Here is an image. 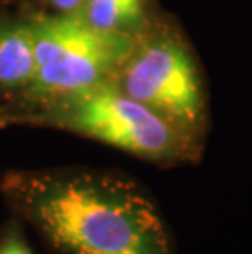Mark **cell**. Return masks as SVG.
<instances>
[{"label":"cell","mask_w":252,"mask_h":254,"mask_svg":"<svg viewBox=\"0 0 252 254\" xmlns=\"http://www.w3.org/2000/svg\"><path fill=\"white\" fill-rule=\"evenodd\" d=\"M77 13L99 30L125 33L141 21L143 0H85Z\"/></svg>","instance_id":"6"},{"label":"cell","mask_w":252,"mask_h":254,"mask_svg":"<svg viewBox=\"0 0 252 254\" xmlns=\"http://www.w3.org/2000/svg\"><path fill=\"white\" fill-rule=\"evenodd\" d=\"M50 2L64 13H77L84 7L85 0H50Z\"/></svg>","instance_id":"8"},{"label":"cell","mask_w":252,"mask_h":254,"mask_svg":"<svg viewBox=\"0 0 252 254\" xmlns=\"http://www.w3.org/2000/svg\"><path fill=\"white\" fill-rule=\"evenodd\" d=\"M123 87L194 141L192 134L202 120V89L194 63L179 41L159 38L131 53Z\"/></svg>","instance_id":"4"},{"label":"cell","mask_w":252,"mask_h":254,"mask_svg":"<svg viewBox=\"0 0 252 254\" xmlns=\"http://www.w3.org/2000/svg\"><path fill=\"white\" fill-rule=\"evenodd\" d=\"M2 192L51 254H177L154 200L115 172L18 171Z\"/></svg>","instance_id":"1"},{"label":"cell","mask_w":252,"mask_h":254,"mask_svg":"<svg viewBox=\"0 0 252 254\" xmlns=\"http://www.w3.org/2000/svg\"><path fill=\"white\" fill-rule=\"evenodd\" d=\"M36 45L31 25L0 26V85L23 87L33 82Z\"/></svg>","instance_id":"5"},{"label":"cell","mask_w":252,"mask_h":254,"mask_svg":"<svg viewBox=\"0 0 252 254\" xmlns=\"http://www.w3.org/2000/svg\"><path fill=\"white\" fill-rule=\"evenodd\" d=\"M36 72L30 90L61 97L105 82L133 53L130 36L89 25L79 13L41 17L33 23Z\"/></svg>","instance_id":"3"},{"label":"cell","mask_w":252,"mask_h":254,"mask_svg":"<svg viewBox=\"0 0 252 254\" xmlns=\"http://www.w3.org/2000/svg\"><path fill=\"white\" fill-rule=\"evenodd\" d=\"M36 122L97 139L157 164H174L195 156V143L184 133L125 90L106 82L61 95L57 105Z\"/></svg>","instance_id":"2"},{"label":"cell","mask_w":252,"mask_h":254,"mask_svg":"<svg viewBox=\"0 0 252 254\" xmlns=\"http://www.w3.org/2000/svg\"><path fill=\"white\" fill-rule=\"evenodd\" d=\"M0 254H35L17 220L10 221L0 233Z\"/></svg>","instance_id":"7"}]
</instances>
